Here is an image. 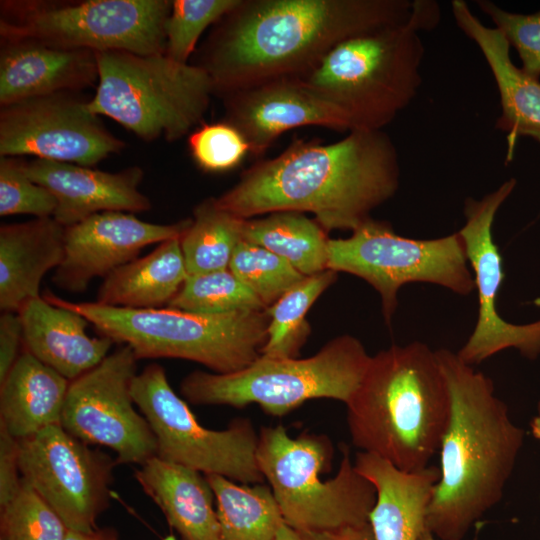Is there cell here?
Listing matches in <instances>:
<instances>
[{"mask_svg": "<svg viewBox=\"0 0 540 540\" xmlns=\"http://www.w3.org/2000/svg\"><path fill=\"white\" fill-rule=\"evenodd\" d=\"M440 21L437 2L415 0L409 20L346 39L298 77L339 109L354 130H382L415 98L425 48L420 32Z\"/></svg>", "mask_w": 540, "mask_h": 540, "instance_id": "cell-5", "label": "cell"}, {"mask_svg": "<svg viewBox=\"0 0 540 540\" xmlns=\"http://www.w3.org/2000/svg\"><path fill=\"white\" fill-rule=\"evenodd\" d=\"M419 540H438L431 532L427 529L423 532Z\"/></svg>", "mask_w": 540, "mask_h": 540, "instance_id": "cell-44", "label": "cell"}, {"mask_svg": "<svg viewBox=\"0 0 540 540\" xmlns=\"http://www.w3.org/2000/svg\"><path fill=\"white\" fill-rule=\"evenodd\" d=\"M134 477L181 540H219L215 496L201 472L154 456Z\"/></svg>", "mask_w": 540, "mask_h": 540, "instance_id": "cell-25", "label": "cell"}, {"mask_svg": "<svg viewBox=\"0 0 540 540\" xmlns=\"http://www.w3.org/2000/svg\"><path fill=\"white\" fill-rule=\"evenodd\" d=\"M205 476L215 496L219 540H276L284 521L269 485Z\"/></svg>", "mask_w": 540, "mask_h": 540, "instance_id": "cell-29", "label": "cell"}, {"mask_svg": "<svg viewBox=\"0 0 540 540\" xmlns=\"http://www.w3.org/2000/svg\"><path fill=\"white\" fill-rule=\"evenodd\" d=\"M28 177L48 189L57 200L53 218L64 227L105 211L144 212L149 197L139 190L143 170L133 166L119 172L53 160L24 161Z\"/></svg>", "mask_w": 540, "mask_h": 540, "instance_id": "cell-19", "label": "cell"}, {"mask_svg": "<svg viewBox=\"0 0 540 540\" xmlns=\"http://www.w3.org/2000/svg\"><path fill=\"white\" fill-rule=\"evenodd\" d=\"M451 9L456 25L478 46L493 74L502 111L495 127L507 132V157L511 159L519 137L540 143V82L513 63L502 32L485 26L466 1L453 0Z\"/></svg>", "mask_w": 540, "mask_h": 540, "instance_id": "cell-21", "label": "cell"}, {"mask_svg": "<svg viewBox=\"0 0 540 540\" xmlns=\"http://www.w3.org/2000/svg\"><path fill=\"white\" fill-rule=\"evenodd\" d=\"M73 92L25 99L0 108V157L34 156L91 167L125 143Z\"/></svg>", "mask_w": 540, "mask_h": 540, "instance_id": "cell-15", "label": "cell"}, {"mask_svg": "<svg viewBox=\"0 0 540 540\" xmlns=\"http://www.w3.org/2000/svg\"><path fill=\"white\" fill-rule=\"evenodd\" d=\"M137 357L127 345L70 381L60 425L88 445L116 454L118 464L143 465L157 455V441L131 395Z\"/></svg>", "mask_w": 540, "mask_h": 540, "instance_id": "cell-13", "label": "cell"}, {"mask_svg": "<svg viewBox=\"0 0 540 540\" xmlns=\"http://www.w3.org/2000/svg\"><path fill=\"white\" fill-rule=\"evenodd\" d=\"M188 146L196 164L207 172H224L250 154L244 136L225 121L204 123L189 135Z\"/></svg>", "mask_w": 540, "mask_h": 540, "instance_id": "cell-37", "label": "cell"}, {"mask_svg": "<svg viewBox=\"0 0 540 540\" xmlns=\"http://www.w3.org/2000/svg\"><path fill=\"white\" fill-rule=\"evenodd\" d=\"M354 465L376 489L368 523L374 540H419L426 527L428 505L439 479V468L405 472L389 461L359 451Z\"/></svg>", "mask_w": 540, "mask_h": 540, "instance_id": "cell-23", "label": "cell"}, {"mask_svg": "<svg viewBox=\"0 0 540 540\" xmlns=\"http://www.w3.org/2000/svg\"><path fill=\"white\" fill-rule=\"evenodd\" d=\"M397 149L383 130H354L330 144L297 139L282 153L245 170L219 197L241 219L281 211L309 212L326 231H353L397 192Z\"/></svg>", "mask_w": 540, "mask_h": 540, "instance_id": "cell-2", "label": "cell"}, {"mask_svg": "<svg viewBox=\"0 0 540 540\" xmlns=\"http://www.w3.org/2000/svg\"><path fill=\"white\" fill-rule=\"evenodd\" d=\"M192 218L173 224H155L124 211H105L66 227L65 254L52 282L60 289L80 293L97 278L138 257L151 244L181 238Z\"/></svg>", "mask_w": 540, "mask_h": 540, "instance_id": "cell-17", "label": "cell"}, {"mask_svg": "<svg viewBox=\"0 0 540 540\" xmlns=\"http://www.w3.org/2000/svg\"><path fill=\"white\" fill-rule=\"evenodd\" d=\"M162 540H177V538L173 534H169L168 536H166Z\"/></svg>", "mask_w": 540, "mask_h": 540, "instance_id": "cell-45", "label": "cell"}, {"mask_svg": "<svg viewBox=\"0 0 540 540\" xmlns=\"http://www.w3.org/2000/svg\"><path fill=\"white\" fill-rule=\"evenodd\" d=\"M351 232L348 238L328 240L327 269L368 282L380 295L387 325L398 306V291L408 283L435 284L463 296L475 290L459 231L414 239L396 234L386 221L369 218Z\"/></svg>", "mask_w": 540, "mask_h": 540, "instance_id": "cell-11", "label": "cell"}, {"mask_svg": "<svg viewBox=\"0 0 540 540\" xmlns=\"http://www.w3.org/2000/svg\"><path fill=\"white\" fill-rule=\"evenodd\" d=\"M531 434L540 442V401L537 405V413L530 422Z\"/></svg>", "mask_w": 540, "mask_h": 540, "instance_id": "cell-43", "label": "cell"}, {"mask_svg": "<svg viewBox=\"0 0 540 540\" xmlns=\"http://www.w3.org/2000/svg\"><path fill=\"white\" fill-rule=\"evenodd\" d=\"M17 314L25 351L69 381L96 367L114 343L105 336L90 337L85 317L41 296L27 301Z\"/></svg>", "mask_w": 540, "mask_h": 540, "instance_id": "cell-22", "label": "cell"}, {"mask_svg": "<svg viewBox=\"0 0 540 540\" xmlns=\"http://www.w3.org/2000/svg\"><path fill=\"white\" fill-rule=\"evenodd\" d=\"M23 344V330L17 313L3 312L0 316V383L6 378Z\"/></svg>", "mask_w": 540, "mask_h": 540, "instance_id": "cell-41", "label": "cell"}, {"mask_svg": "<svg viewBox=\"0 0 540 540\" xmlns=\"http://www.w3.org/2000/svg\"><path fill=\"white\" fill-rule=\"evenodd\" d=\"M98 83L89 109L138 138L173 142L202 122L214 89L208 73L164 53L96 52Z\"/></svg>", "mask_w": 540, "mask_h": 540, "instance_id": "cell-9", "label": "cell"}, {"mask_svg": "<svg viewBox=\"0 0 540 540\" xmlns=\"http://www.w3.org/2000/svg\"><path fill=\"white\" fill-rule=\"evenodd\" d=\"M242 237L280 256L304 276L327 269L330 238L303 213L281 211L261 219H244Z\"/></svg>", "mask_w": 540, "mask_h": 540, "instance_id": "cell-28", "label": "cell"}, {"mask_svg": "<svg viewBox=\"0 0 540 540\" xmlns=\"http://www.w3.org/2000/svg\"><path fill=\"white\" fill-rule=\"evenodd\" d=\"M57 200L45 187L25 172L24 160L0 157V215L28 214L35 218L53 217Z\"/></svg>", "mask_w": 540, "mask_h": 540, "instance_id": "cell-36", "label": "cell"}, {"mask_svg": "<svg viewBox=\"0 0 540 540\" xmlns=\"http://www.w3.org/2000/svg\"><path fill=\"white\" fill-rule=\"evenodd\" d=\"M21 485L19 440L0 425V508L13 500Z\"/></svg>", "mask_w": 540, "mask_h": 540, "instance_id": "cell-39", "label": "cell"}, {"mask_svg": "<svg viewBox=\"0 0 540 540\" xmlns=\"http://www.w3.org/2000/svg\"><path fill=\"white\" fill-rule=\"evenodd\" d=\"M346 407L356 448L405 472L427 468L440 449L450 414L436 350L414 341L371 356Z\"/></svg>", "mask_w": 540, "mask_h": 540, "instance_id": "cell-4", "label": "cell"}, {"mask_svg": "<svg viewBox=\"0 0 540 540\" xmlns=\"http://www.w3.org/2000/svg\"><path fill=\"white\" fill-rule=\"evenodd\" d=\"M43 298L81 314L101 336L129 346L138 360L184 359L227 374L259 358L267 340L266 310L202 314L171 307L129 309L72 302L51 292Z\"/></svg>", "mask_w": 540, "mask_h": 540, "instance_id": "cell-6", "label": "cell"}, {"mask_svg": "<svg viewBox=\"0 0 540 540\" xmlns=\"http://www.w3.org/2000/svg\"><path fill=\"white\" fill-rule=\"evenodd\" d=\"M94 51L61 49L32 40H1L0 105L61 92L98 81Z\"/></svg>", "mask_w": 540, "mask_h": 540, "instance_id": "cell-20", "label": "cell"}, {"mask_svg": "<svg viewBox=\"0 0 540 540\" xmlns=\"http://www.w3.org/2000/svg\"><path fill=\"white\" fill-rule=\"evenodd\" d=\"M117 460L69 434L60 424L19 440L22 479L68 529L89 532L110 504Z\"/></svg>", "mask_w": 540, "mask_h": 540, "instance_id": "cell-14", "label": "cell"}, {"mask_svg": "<svg viewBox=\"0 0 540 540\" xmlns=\"http://www.w3.org/2000/svg\"><path fill=\"white\" fill-rule=\"evenodd\" d=\"M243 223L244 219L219 207L215 197L197 204L192 222L180 238L188 275L228 269L243 240Z\"/></svg>", "mask_w": 540, "mask_h": 540, "instance_id": "cell-30", "label": "cell"}, {"mask_svg": "<svg viewBox=\"0 0 540 540\" xmlns=\"http://www.w3.org/2000/svg\"><path fill=\"white\" fill-rule=\"evenodd\" d=\"M370 358L357 338L342 335L306 358L261 355L233 373L195 370L182 379L179 389L191 404L234 408L257 404L266 414L282 417L312 399L346 404L359 387Z\"/></svg>", "mask_w": 540, "mask_h": 540, "instance_id": "cell-8", "label": "cell"}, {"mask_svg": "<svg viewBox=\"0 0 540 540\" xmlns=\"http://www.w3.org/2000/svg\"><path fill=\"white\" fill-rule=\"evenodd\" d=\"M488 15L513 46L522 61L521 69L529 76L540 77V10L532 14L506 11L489 0L475 2Z\"/></svg>", "mask_w": 540, "mask_h": 540, "instance_id": "cell-38", "label": "cell"}, {"mask_svg": "<svg viewBox=\"0 0 540 540\" xmlns=\"http://www.w3.org/2000/svg\"><path fill=\"white\" fill-rule=\"evenodd\" d=\"M65 229L53 217L0 227V308L17 313L39 297L43 277L65 254Z\"/></svg>", "mask_w": 540, "mask_h": 540, "instance_id": "cell-24", "label": "cell"}, {"mask_svg": "<svg viewBox=\"0 0 540 540\" xmlns=\"http://www.w3.org/2000/svg\"><path fill=\"white\" fill-rule=\"evenodd\" d=\"M171 0L1 1V40L61 49L165 53Z\"/></svg>", "mask_w": 540, "mask_h": 540, "instance_id": "cell-10", "label": "cell"}, {"mask_svg": "<svg viewBox=\"0 0 540 540\" xmlns=\"http://www.w3.org/2000/svg\"><path fill=\"white\" fill-rule=\"evenodd\" d=\"M336 278L337 272L331 269L306 276L266 309L269 323L261 355L273 358L298 357L311 332L306 314Z\"/></svg>", "mask_w": 540, "mask_h": 540, "instance_id": "cell-31", "label": "cell"}, {"mask_svg": "<svg viewBox=\"0 0 540 540\" xmlns=\"http://www.w3.org/2000/svg\"><path fill=\"white\" fill-rule=\"evenodd\" d=\"M167 307L202 314L262 311L267 307L231 270L188 275Z\"/></svg>", "mask_w": 540, "mask_h": 540, "instance_id": "cell-32", "label": "cell"}, {"mask_svg": "<svg viewBox=\"0 0 540 540\" xmlns=\"http://www.w3.org/2000/svg\"><path fill=\"white\" fill-rule=\"evenodd\" d=\"M334 477L323 480L334 457L328 436L302 432L291 437L282 425L258 432L257 462L286 525L299 530H323L368 523L376 502L374 485L360 474L349 447Z\"/></svg>", "mask_w": 540, "mask_h": 540, "instance_id": "cell-7", "label": "cell"}, {"mask_svg": "<svg viewBox=\"0 0 540 540\" xmlns=\"http://www.w3.org/2000/svg\"><path fill=\"white\" fill-rule=\"evenodd\" d=\"M187 277L180 238L170 239L107 275L98 289L96 302L129 309L163 308L180 291Z\"/></svg>", "mask_w": 540, "mask_h": 540, "instance_id": "cell-27", "label": "cell"}, {"mask_svg": "<svg viewBox=\"0 0 540 540\" xmlns=\"http://www.w3.org/2000/svg\"><path fill=\"white\" fill-rule=\"evenodd\" d=\"M276 540H374L369 523L323 530H299L283 523Z\"/></svg>", "mask_w": 540, "mask_h": 540, "instance_id": "cell-40", "label": "cell"}, {"mask_svg": "<svg viewBox=\"0 0 540 540\" xmlns=\"http://www.w3.org/2000/svg\"><path fill=\"white\" fill-rule=\"evenodd\" d=\"M410 0H239L202 46L214 94L300 77L336 44L410 19Z\"/></svg>", "mask_w": 540, "mask_h": 540, "instance_id": "cell-1", "label": "cell"}, {"mask_svg": "<svg viewBox=\"0 0 540 540\" xmlns=\"http://www.w3.org/2000/svg\"><path fill=\"white\" fill-rule=\"evenodd\" d=\"M229 269L267 308L306 277L275 253L244 240L237 245Z\"/></svg>", "mask_w": 540, "mask_h": 540, "instance_id": "cell-33", "label": "cell"}, {"mask_svg": "<svg viewBox=\"0 0 540 540\" xmlns=\"http://www.w3.org/2000/svg\"><path fill=\"white\" fill-rule=\"evenodd\" d=\"M223 121L246 139L250 154L260 156L283 133L303 126L351 132L348 118L308 88L298 77L265 80L222 97Z\"/></svg>", "mask_w": 540, "mask_h": 540, "instance_id": "cell-18", "label": "cell"}, {"mask_svg": "<svg viewBox=\"0 0 540 540\" xmlns=\"http://www.w3.org/2000/svg\"><path fill=\"white\" fill-rule=\"evenodd\" d=\"M239 0H173L166 23L165 55L188 64L196 44L212 24H216Z\"/></svg>", "mask_w": 540, "mask_h": 540, "instance_id": "cell-35", "label": "cell"}, {"mask_svg": "<svg viewBox=\"0 0 540 540\" xmlns=\"http://www.w3.org/2000/svg\"><path fill=\"white\" fill-rule=\"evenodd\" d=\"M64 540H119L116 529L96 528L89 532L68 529Z\"/></svg>", "mask_w": 540, "mask_h": 540, "instance_id": "cell-42", "label": "cell"}, {"mask_svg": "<svg viewBox=\"0 0 540 540\" xmlns=\"http://www.w3.org/2000/svg\"><path fill=\"white\" fill-rule=\"evenodd\" d=\"M436 355L448 386L450 414L426 527L438 540H463L501 501L524 430L512 421L488 376L449 349H438Z\"/></svg>", "mask_w": 540, "mask_h": 540, "instance_id": "cell-3", "label": "cell"}, {"mask_svg": "<svg viewBox=\"0 0 540 540\" xmlns=\"http://www.w3.org/2000/svg\"><path fill=\"white\" fill-rule=\"evenodd\" d=\"M131 395L154 433L159 458L241 484L265 482L256 457L258 432L249 418H234L223 430L202 426L158 363L135 375Z\"/></svg>", "mask_w": 540, "mask_h": 540, "instance_id": "cell-12", "label": "cell"}, {"mask_svg": "<svg viewBox=\"0 0 540 540\" xmlns=\"http://www.w3.org/2000/svg\"><path fill=\"white\" fill-rule=\"evenodd\" d=\"M70 381L23 351L0 383V425L18 440L60 424Z\"/></svg>", "mask_w": 540, "mask_h": 540, "instance_id": "cell-26", "label": "cell"}, {"mask_svg": "<svg viewBox=\"0 0 540 540\" xmlns=\"http://www.w3.org/2000/svg\"><path fill=\"white\" fill-rule=\"evenodd\" d=\"M515 185L516 180L511 178L480 200L468 197L464 202L466 221L459 233L474 274L478 315L473 332L457 354L471 366L509 348L531 360L540 355V319L523 325L509 323L497 308L504 270L492 226L498 209Z\"/></svg>", "mask_w": 540, "mask_h": 540, "instance_id": "cell-16", "label": "cell"}, {"mask_svg": "<svg viewBox=\"0 0 540 540\" xmlns=\"http://www.w3.org/2000/svg\"><path fill=\"white\" fill-rule=\"evenodd\" d=\"M67 531L60 516L23 479L17 495L0 508V540H64Z\"/></svg>", "mask_w": 540, "mask_h": 540, "instance_id": "cell-34", "label": "cell"}]
</instances>
